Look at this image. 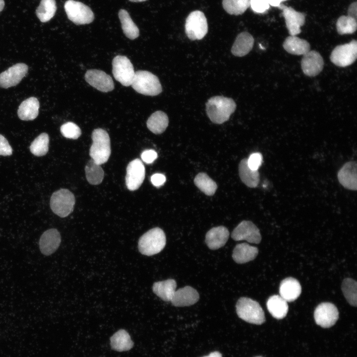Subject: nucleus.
I'll return each mask as SVG.
<instances>
[{"label": "nucleus", "instance_id": "nucleus-29", "mask_svg": "<svg viewBox=\"0 0 357 357\" xmlns=\"http://www.w3.org/2000/svg\"><path fill=\"white\" fill-rule=\"evenodd\" d=\"M177 287V283L174 279H168L154 283L153 292L165 301H171Z\"/></svg>", "mask_w": 357, "mask_h": 357}, {"label": "nucleus", "instance_id": "nucleus-23", "mask_svg": "<svg viewBox=\"0 0 357 357\" xmlns=\"http://www.w3.org/2000/svg\"><path fill=\"white\" fill-rule=\"evenodd\" d=\"M254 38L247 32L239 33L231 49V52L236 57L246 55L252 50Z\"/></svg>", "mask_w": 357, "mask_h": 357}, {"label": "nucleus", "instance_id": "nucleus-13", "mask_svg": "<svg viewBox=\"0 0 357 357\" xmlns=\"http://www.w3.org/2000/svg\"><path fill=\"white\" fill-rule=\"evenodd\" d=\"M145 175L144 166L139 159L131 161L126 168L125 184L131 191L137 189L142 184Z\"/></svg>", "mask_w": 357, "mask_h": 357}, {"label": "nucleus", "instance_id": "nucleus-50", "mask_svg": "<svg viewBox=\"0 0 357 357\" xmlns=\"http://www.w3.org/2000/svg\"><path fill=\"white\" fill-rule=\"evenodd\" d=\"M129 0L130 1H132V2H142V1H146L147 0Z\"/></svg>", "mask_w": 357, "mask_h": 357}, {"label": "nucleus", "instance_id": "nucleus-5", "mask_svg": "<svg viewBox=\"0 0 357 357\" xmlns=\"http://www.w3.org/2000/svg\"><path fill=\"white\" fill-rule=\"evenodd\" d=\"M236 311L240 318L251 324L260 325L265 321L264 312L259 303L250 298H239Z\"/></svg>", "mask_w": 357, "mask_h": 357}, {"label": "nucleus", "instance_id": "nucleus-27", "mask_svg": "<svg viewBox=\"0 0 357 357\" xmlns=\"http://www.w3.org/2000/svg\"><path fill=\"white\" fill-rule=\"evenodd\" d=\"M266 304L269 312L274 318L281 319L287 315L289 308L287 301L280 296L270 297Z\"/></svg>", "mask_w": 357, "mask_h": 357}, {"label": "nucleus", "instance_id": "nucleus-20", "mask_svg": "<svg viewBox=\"0 0 357 357\" xmlns=\"http://www.w3.org/2000/svg\"><path fill=\"white\" fill-rule=\"evenodd\" d=\"M199 298V294L195 289L185 286L175 291L171 302L175 306H189L195 303Z\"/></svg>", "mask_w": 357, "mask_h": 357}, {"label": "nucleus", "instance_id": "nucleus-12", "mask_svg": "<svg viewBox=\"0 0 357 357\" xmlns=\"http://www.w3.org/2000/svg\"><path fill=\"white\" fill-rule=\"evenodd\" d=\"M231 236L236 241L245 240L256 244L259 243L261 239L259 230L249 221L241 222L233 230Z\"/></svg>", "mask_w": 357, "mask_h": 357}, {"label": "nucleus", "instance_id": "nucleus-31", "mask_svg": "<svg viewBox=\"0 0 357 357\" xmlns=\"http://www.w3.org/2000/svg\"><path fill=\"white\" fill-rule=\"evenodd\" d=\"M148 128L153 133L158 134L163 133L169 124V119L166 113L157 111L148 118L147 122Z\"/></svg>", "mask_w": 357, "mask_h": 357}, {"label": "nucleus", "instance_id": "nucleus-7", "mask_svg": "<svg viewBox=\"0 0 357 357\" xmlns=\"http://www.w3.org/2000/svg\"><path fill=\"white\" fill-rule=\"evenodd\" d=\"M185 32L187 37L191 40H201L208 32L207 19L201 11L191 12L185 20Z\"/></svg>", "mask_w": 357, "mask_h": 357}, {"label": "nucleus", "instance_id": "nucleus-26", "mask_svg": "<svg viewBox=\"0 0 357 357\" xmlns=\"http://www.w3.org/2000/svg\"><path fill=\"white\" fill-rule=\"evenodd\" d=\"M283 46L287 52L295 55H304L310 49V44L306 40L296 36L287 37L283 42Z\"/></svg>", "mask_w": 357, "mask_h": 357}, {"label": "nucleus", "instance_id": "nucleus-11", "mask_svg": "<svg viewBox=\"0 0 357 357\" xmlns=\"http://www.w3.org/2000/svg\"><path fill=\"white\" fill-rule=\"evenodd\" d=\"M314 317L317 324L323 328H329L338 319L339 312L333 303L322 302L315 308Z\"/></svg>", "mask_w": 357, "mask_h": 357}, {"label": "nucleus", "instance_id": "nucleus-37", "mask_svg": "<svg viewBox=\"0 0 357 357\" xmlns=\"http://www.w3.org/2000/svg\"><path fill=\"white\" fill-rule=\"evenodd\" d=\"M49 137L47 133H42L31 143V152L36 156H42L47 154L49 150Z\"/></svg>", "mask_w": 357, "mask_h": 357}, {"label": "nucleus", "instance_id": "nucleus-25", "mask_svg": "<svg viewBox=\"0 0 357 357\" xmlns=\"http://www.w3.org/2000/svg\"><path fill=\"white\" fill-rule=\"evenodd\" d=\"M39 102L34 97H30L23 101L19 106L17 114L23 120H32L36 119L39 114Z\"/></svg>", "mask_w": 357, "mask_h": 357}, {"label": "nucleus", "instance_id": "nucleus-9", "mask_svg": "<svg viewBox=\"0 0 357 357\" xmlns=\"http://www.w3.org/2000/svg\"><path fill=\"white\" fill-rule=\"evenodd\" d=\"M357 42L355 40L350 43L336 46L330 55V60L339 67H346L353 63L357 59Z\"/></svg>", "mask_w": 357, "mask_h": 357}, {"label": "nucleus", "instance_id": "nucleus-30", "mask_svg": "<svg viewBox=\"0 0 357 357\" xmlns=\"http://www.w3.org/2000/svg\"><path fill=\"white\" fill-rule=\"evenodd\" d=\"M110 344L112 349L118 352L128 351L133 346L130 335L123 329L118 331L111 337Z\"/></svg>", "mask_w": 357, "mask_h": 357}, {"label": "nucleus", "instance_id": "nucleus-17", "mask_svg": "<svg viewBox=\"0 0 357 357\" xmlns=\"http://www.w3.org/2000/svg\"><path fill=\"white\" fill-rule=\"evenodd\" d=\"M324 61L321 55L315 51H309L303 55L301 66L305 75L315 76L322 70Z\"/></svg>", "mask_w": 357, "mask_h": 357}, {"label": "nucleus", "instance_id": "nucleus-34", "mask_svg": "<svg viewBox=\"0 0 357 357\" xmlns=\"http://www.w3.org/2000/svg\"><path fill=\"white\" fill-rule=\"evenodd\" d=\"M56 10L55 0H41L36 13L41 22H46L54 17Z\"/></svg>", "mask_w": 357, "mask_h": 357}, {"label": "nucleus", "instance_id": "nucleus-21", "mask_svg": "<svg viewBox=\"0 0 357 357\" xmlns=\"http://www.w3.org/2000/svg\"><path fill=\"white\" fill-rule=\"evenodd\" d=\"M229 237V232L224 226L214 227L206 234L205 242L208 247L212 250L223 247Z\"/></svg>", "mask_w": 357, "mask_h": 357}, {"label": "nucleus", "instance_id": "nucleus-19", "mask_svg": "<svg viewBox=\"0 0 357 357\" xmlns=\"http://www.w3.org/2000/svg\"><path fill=\"white\" fill-rule=\"evenodd\" d=\"M61 241L59 232L56 229H50L41 235L39 240V248L42 254L50 255L58 248Z\"/></svg>", "mask_w": 357, "mask_h": 357}, {"label": "nucleus", "instance_id": "nucleus-18", "mask_svg": "<svg viewBox=\"0 0 357 357\" xmlns=\"http://www.w3.org/2000/svg\"><path fill=\"white\" fill-rule=\"evenodd\" d=\"M339 182L346 188L352 190L357 189V166L356 162L345 163L339 170L337 175Z\"/></svg>", "mask_w": 357, "mask_h": 357}, {"label": "nucleus", "instance_id": "nucleus-32", "mask_svg": "<svg viewBox=\"0 0 357 357\" xmlns=\"http://www.w3.org/2000/svg\"><path fill=\"white\" fill-rule=\"evenodd\" d=\"M119 17L124 35L131 40L137 38L139 35V29L131 19L128 12L123 9H120Z\"/></svg>", "mask_w": 357, "mask_h": 357}, {"label": "nucleus", "instance_id": "nucleus-42", "mask_svg": "<svg viewBox=\"0 0 357 357\" xmlns=\"http://www.w3.org/2000/svg\"><path fill=\"white\" fill-rule=\"evenodd\" d=\"M262 156L259 152L251 154L247 159V165L252 170L257 171L261 165Z\"/></svg>", "mask_w": 357, "mask_h": 357}, {"label": "nucleus", "instance_id": "nucleus-41", "mask_svg": "<svg viewBox=\"0 0 357 357\" xmlns=\"http://www.w3.org/2000/svg\"><path fill=\"white\" fill-rule=\"evenodd\" d=\"M250 6L252 10L257 13H263L270 8L267 0H249Z\"/></svg>", "mask_w": 357, "mask_h": 357}, {"label": "nucleus", "instance_id": "nucleus-44", "mask_svg": "<svg viewBox=\"0 0 357 357\" xmlns=\"http://www.w3.org/2000/svg\"><path fill=\"white\" fill-rule=\"evenodd\" d=\"M157 157V153L152 149L146 150L144 151L141 155L142 161L147 164L152 163L156 159Z\"/></svg>", "mask_w": 357, "mask_h": 357}, {"label": "nucleus", "instance_id": "nucleus-35", "mask_svg": "<svg viewBox=\"0 0 357 357\" xmlns=\"http://www.w3.org/2000/svg\"><path fill=\"white\" fill-rule=\"evenodd\" d=\"M194 182L201 191L208 196L213 195L217 188L216 183L204 173L198 174L194 178Z\"/></svg>", "mask_w": 357, "mask_h": 357}, {"label": "nucleus", "instance_id": "nucleus-51", "mask_svg": "<svg viewBox=\"0 0 357 357\" xmlns=\"http://www.w3.org/2000/svg\"><path fill=\"white\" fill-rule=\"evenodd\" d=\"M286 0H282L283 1H286Z\"/></svg>", "mask_w": 357, "mask_h": 357}, {"label": "nucleus", "instance_id": "nucleus-47", "mask_svg": "<svg viewBox=\"0 0 357 357\" xmlns=\"http://www.w3.org/2000/svg\"><path fill=\"white\" fill-rule=\"evenodd\" d=\"M270 6L280 7L281 5L282 0H267Z\"/></svg>", "mask_w": 357, "mask_h": 357}, {"label": "nucleus", "instance_id": "nucleus-45", "mask_svg": "<svg viewBox=\"0 0 357 357\" xmlns=\"http://www.w3.org/2000/svg\"><path fill=\"white\" fill-rule=\"evenodd\" d=\"M166 180V177L162 174H155L151 177L152 183L156 187H160L163 185Z\"/></svg>", "mask_w": 357, "mask_h": 357}, {"label": "nucleus", "instance_id": "nucleus-4", "mask_svg": "<svg viewBox=\"0 0 357 357\" xmlns=\"http://www.w3.org/2000/svg\"><path fill=\"white\" fill-rule=\"evenodd\" d=\"M131 85L137 92L144 95L156 96L162 91L157 76L146 70L136 71Z\"/></svg>", "mask_w": 357, "mask_h": 357}, {"label": "nucleus", "instance_id": "nucleus-36", "mask_svg": "<svg viewBox=\"0 0 357 357\" xmlns=\"http://www.w3.org/2000/svg\"><path fill=\"white\" fill-rule=\"evenodd\" d=\"M222 4L227 13L236 15L243 14L250 6L249 0H223Z\"/></svg>", "mask_w": 357, "mask_h": 357}, {"label": "nucleus", "instance_id": "nucleus-15", "mask_svg": "<svg viewBox=\"0 0 357 357\" xmlns=\"http://www.w3.org/2000/svg\"><path fill=\"white\" fill-rule=\"evenodd\" d=\"M28 66L18 63L0 74V87L7 88L17 85L28 72Z\"/></svg>", "mask_w": 357, "mask_h": 357}, {"label": "nucleus", "instance_id": "nucleus-1", "mask_svg": "<svg viewBox=\"0 0 357 357\" xmlns=\"http://www.w3.org/2000/svg\"><path fill=\"white\" fill-rule=\"evenodd\" d=\"M236 109V104L232 99L222 96L210 98L206 103L208 117L212 122L222 124L227 121Z\"/></svg>", "mask_w": 357, "mask_h": 357}, {"label": "nucleus", "instance_id": "nucleus-3", "mask_svg": "<svg viewBox=\"0 0 357 357\" xmlns=\"http://www.w3.org/2000/svg\"><path fill=\"white\" fill-rule=\"evenodd\" d=\"M166 243V238L164 231L157 227L149 230L140 238L138 247L142 254L151 256L162 251Z\"/></svg>", "mask_w": 357, "mask_h": 357}, {"label": "nucleus", "instance_id": "nucleus-28", "mask_svg": "<svg viewBox=\"0 0 357 357\" xmlns=\"http://www.w3.org/2000/svg\"><path fill=\"white\" fill-rule=\"evenodd\" d=\"M239 175L241 180L248 187H256L259 182V174L258 171L252 170L247 165V159H243L238 166Z\"/></svg>", "mask_w": 357, "mask_h": 357}, {"label": "nucleus", "instance_id": "nucleus-10", "mask_svg": "<svg viewBox=\"0 0 357 357\" xmlns=\"http://www.w3.org/2000/svg\"><path fill=\"white\" fill-rule=\"evenodd\" d=\"M112 66L115 79L124 86L131 85L135 72L130 60L125 56H117L112 61Z\"/></svg>", "mask_w": 357, "mask_h": 357}, {"label": "nucleus", "instance_id": "nucleus-40", "mask_svg": "<svg viewBox=\"0 0 357 357\" xmlns=\"http://www.w3.org/2000/svg\"><path fill=\"white\" fill-rule=\"evenodd\" d=\"M60 130L64 137L69 139H77L81 134L79 127L72 122H67L62 124Z\"/></svg>", "mask_w": 357, "mask_h": 357}, {"label": "nucleus", "instance_id": "nucleus-43", "mask_svg": "<svg viewBox=\"0 0 357 357\" xmlns=\"http://www.w3.org/2000/svg\"><path fill=\"white\" fill-rule=\"evenodd\" d=\"M12 153V149L6 139L0 134V155L9 156Z\"/></svg>", "mask_w": 357, "mask_h": 357}, {"label": "nucleus", "instance_id": "nucleus-39", "mask_svg": "<svg viewBox=\"0 0 357 357\" xmlns=\"http://www.w3.org/2000/svg\"><path fill=\"white\" fill-rule=\"evenodd\" d=\"M357 20L349 16L342 15L337 20L336 28L340 35L351 34L357 30Z\"/></svg>", "mask_w": 357, "mask_h": 357}, {"label": "nucleus", "instance_id": "nucleus-33", "mask_svg": "<svg viewBox=\"0 0 357 357\" xmlns=\"http://www.w3.org/2000/svg\"><path fill=\"white\" fill-rule=\"evenodd\" d=\"M87 181L91 184L101 183L104 178V171L100 165L92 159L87 163L85 168Z\"/></svg>", "mask_w": 357, "mask_h": 357}, {"label": "nucleus", "instance_id": "nucleus-38", "mask_svg": "<svg viewBox=\"0 0 357 357\" xmlns=\"http://www.w3.org/2000/svg\"><path fill=\"white\" fill-rule=\"evenodd\" d=\"M357 283L351 278L345 279L342 284L343 294L348 302L352 306L357 304Z\"/></svg>", "mask_w": 357, "mask_h": 357}, {"label": "nucleus", "instance_id": "nucleus-8", "mask_svg": "<svg viewBox=\"0 0 357 357\" xmlns=\"http://www.w3.org/2000/svg\"><path fill=\"white\" fill-rule=\"evenodd\" d=\"M68 18L77 25L89 24L94 19L90 8L84 3L73 0H67L64 5Z\"/></svg>", "mask_w": 357, "mask_h": 357}, {"label": "nucleus", "instance_id": "nucleus-14", "mask_svg": "<svg viewBox=\"0 0 357 357\" xmlns=\"http://www.w3.org/2000/svg\"><path fill=\"white\" fill-rule=\"evenodd\" d=\"M85 79L87 83L100 91L108 92L114 89L112 78L102 70L89 69L85 74Z\"/></svg>", "mask_w": 357, "mask_h": 357}, {"label": "nucleus", "instance_id": "nucleus-46", "mask_svg": "<svg viewBox=\"0 0 357 357\" xmlns=\"http://www.w3.org/2000/svg\"><path fill=\"white\" fill-rule=\"evenodd\" d=\"M357 2L354 1L349 6L348 10V16H350L357 20Z\"/></svg>", "mask_w": 357, "mask_h": 357}, {"label": "nucleus", "instance_id": "nucleus-2", "mask_svg": "<svg viewBox=\"0 0 357 357\" xmlns=\"http://www.w3.org/2000/svg\"><path fill=\"white\" fill-rule=\"evenodd\" d=\"M93 141L89 154L92 159L101 165L107 162L110 156L111 143L107 132L102 128L94 129L92 133Z\"/></svg>", "mask_w": 357, "mask_h": 357}, {"label": "nucleus", "instance_id": "nucleus-16", "mask_svg": "<svg viewBox=\"0 0 357 357\" xmlns=\"http://www.w3.org/2000/svg\"><path fill=\"white\" fill-rule=\"evenodd\" d=\"M279 8L282 10V15L290 35L296 36L299 34L301 32L300 27L305 22L304 13L282 4Z\"/></svg>", "mask_w": 357, "mask_h": 357}, {"label": "nucleus", "instance_id": "nucleus-24", "mask_svg": "<svg viewBox=\"0 0 357 357\" xmlns=\"http://www.w3.org/2000/svg\"><path fill=\"white\" fill-rule=\"evenodd\" d=\"M258 253L256 247L246 243L238 244L234 249L232 257L234 260L238 264L248 262L255 259Z\"/></svg>", "mask_w": 357, "mask_h": 357}, {"label": "nucleus", "instance_id": "nucleus-6", "mask_svg": "<svg viewBox=\"0 0 357 357\" xmlns=\"http://www.w3.org/2000/svg\"><path fill=\"white\" fill-rule=\"evenodd\" d=\"M75 202V197L72 193L67 189H60L52 194L50 199V207L55 214L63 218L73 211Z\"/></svg>", "mask_w": 357, "mask_h": 357}, {"label": "nucleus", "instance_id": "nucleus-22", "mask_svg": "<svg viewBox=\"0 0 357 357\" xmlns=\"http://www.w3.org/2000/svg\"><path fill=\"white\" fill-rule=\"evenodd\" d=\"M301 292V287L299 282L292 277L284 279L281 283L279 288L280 296L287 301H293L299 296Z\"/></svg>", "mask_w": 357, "mask_h": 357}, {"label": "nucleus", "instance_id": "nucleus-48", "mask_svg": "<svg viewBox=\"0 0 357 357\" xmlns=\"http://www.w3.org/2000/svg\"><path fill=\"white\" fill-rule=\"evenodd\" d=\"M203 357H222V356L221 354L218 352H214L210 353L209 355Z\"/></svg>", "mask_w": 357, "mask_h": 357}, {"label": "nucleus", "instance_id": "nucleus-49", "mask_svg": "<svg viewBox=\"0 0 357 357\" xmlns=\"http://www.w3.org/2000/svg\"><path fill=\"white\" fill-rule=\"evenodd\" d=\"M4 6V2L3 0H0V12L2 10Z\"/></svg>", "mask_w": 357, "mask_h": 357}]
</instances>
